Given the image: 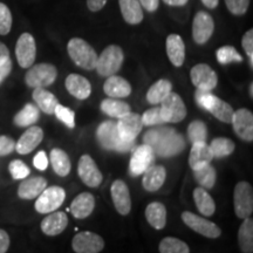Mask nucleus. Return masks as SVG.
<instances>
[{
    "mask_svg": "<svg viewBox=\"0 0 253 253\" xmlns=\"http://www.w3.org/2000/svg\"><path fill=\"white\" fill-rule=\"evenodd\" d=\"M143 142L161 157H171L182 153L185 141L181 134L169 126H156L144 134Z\"/></svg>",
    "mask_w": 253,
    "mask_h": 253,
    "instance_id": "f257e3e1",
    "label": "nucleus"
},
{
    "mask_svg": "<svg viewBox=\"0 0 253 253\" xmlns=\"http://www.w3.org/2000/svg\"><path fill=\"white\" fill-rule=\"evenodd\" d=\"M96 136L101 147L108 150L126 153V151L132 149L135 144V142L123 140L118 131V126L113 121H104L103 123H101L99 128H97Z\"/></svg>",
    "mask_w": 253,
    "mask_h": 253,
    "instance_id": "f03ea898",
    "label": "nucleus"
},
{
    "mask_svg": "<svg viewBox=\"0 0 253 253\" xmlns=\"http://www.w3.org/2000/svg\"><path fill=\"white\" fill-rule=\"evenodd\" d=\"M67 50L69 58L79 67L86 71H93L96 67L97 54L87 41L80 38H73L68 41Z\"/></svg>",
    "mask_w": 253,
    "mask_h": 253,
    "instance_id": "7ed1b4c3",
    "label": "nucleus"
},
{
    "mask_svg": "<svg viewBox=\"0 0 253 253\" xmlns=\"http://www.w3.org/2000/svg\"><path fill=\"white\" fill-rule=\"evenodd\" d=\"M123 60H125V53H123L121 47L109 45L103 49L100 56H97L96 67L95 68L101 77L108 78L120 71Z\"/></svg>",
    "mask_w": 253,
    "mask_h": 253,
    "instance_id": "20e7f679",
    "label": "nucleus"
},
{
    "mask_svg": "<svg viewBox=\"0 0 253 253\" xmlns=\"http://www.w3.org/2000/svg\"><path fill=\"white\" fill-rule=\"evenodd\" d=\"M58 77V69L50 63L32 65L25 75V82L31 88H46L54 84Z\"/></svg>",
    "mask_w": 253,
    "mask_h": 253,
    "instance_id": "39448f33",
    "label": "nucleus"
},
{
    "mask_svg": "<svg viewBox=\"0 0 253 253\" xmlns=\"http://www.w3.org/2000/svg\"><path fill=\"white\" fill-rule=\"evenodd\" d=\"M161 115L166 123H178L186 116V107L183 99L171 90L161 102Z\"/></svg>",
    "mask_w": 253,
    "mask_h": 253,
    "instance_id": "423d86ee",
    "label": "nucleus"
},
{
    "mask_svg": "<svg viewBox=\"0 0 253 253\" xmlns=\"http://www.w3.org/2000/svg\"><path fill=\"white\" fill-rule=\"evenodd\" d=\"M66 198V192L61 186H49L38 196L34 208L39 213H50L61 207Z\"/></svg>",
    "mask_w": 253,
    "mask_h": 253,
    "instance_id": "0eeeda50",
    "label": "nucleus"
},
{
    "mask_svg": "<svg viewBox=\"0 0 253 253\" xmlns=\"http://www.w3.org/2000/svg\"><path fill=\"white\" fill-rule=\"evenodd\" d=\"M235 212L238 218L251 217L253 212V189L248 182H239L233 195Z\"/></svg>",
    "mask_w": 253,
    "mask_h": 253,
    "instance_id": "6e6552de",
    "label": "nucleus"
},
{
    "mask_svg": "<svg viewBox=\"0 0 253 253\" xmlns=\"http://www.w3.org/2000/svg\"><path fill=\"white\" fill-rule=\"evenodd\" d=\"M15 56L21 68H30L36 61L37 45L32 34L23 33L15 45Z\"/></svg>",
    "mask_w": 253,
    "mask_h": 253,
    "instance_id": "1a4fd4ad",
    "label": "nucleus"
},
{
    "mask_svg": "<svg viewBox=\"0 0 253 253\" xmlns=\"http://www.w3.org/2000/svg\"><path fill=\"white\" fill-rule=\"evenodd\" d=\"M72 248L77 253H99L104 248V240L96 233L82 231L74 236Z\"/></svg>",
    "mask_w": 253,
    "mask_h": 253,
    "instance_id": "9d476101",
    "label": "nucleus"
},
{
    "mask_svg": "<svg viewBox=\"0 0 253 253\" xmlns=\"http://www.w3.org/2000/svg\"><path fill=\"white\" fill-rule=\"evenodd\" d=\"M182 219L190 229L208 238H218L221 235V231L216 224L190 211H184L182 213Z\"/></svg>",
    "mask_w": 253,
    "mask_h": 253,
    "instance_id": "9b49d317",
    "label": "nucleus"
},
{
    "mask_svg": "<svg viewBox=\"0 0 253 253\" xmlns=\"http://www.w3.org/2000/svg\"><path fill=\"white\" fill-rule=\"evenodd\" d=\"M190 78L196 88L202 90L211 91L217 87L218 77L207 63H198L190 71Z\"/></svg>",
    "mask_w": 253,
    "mask_h": 253,
    "instance_id": "f8f14e48",
    "label": "nucleus"
},
{
    "mask_svg": "<svg viewBox=\"0 0 253 253\" xmlns=\"http://www.w3.org/2000/svg\"><path fill=\"white\" fill-rule=\"evenodd\" d=\"M214 31L213 19L208 12L199 11L192 23V38L198 45H204L212 37Z\"/></svg>",
    "mask_w": 253,
    "mask_h": 253,
    "instance_id": "ddd939ff",
    "label": "nucleus"
},
{
    "mask_svg": "<svg viewBox=\"0 0 253 253\" xmlns=\"http://www.w3.org/2000/svg\"><path fill=\"white\" fill-rule=\"evenodd\" d=\"M78 175L84 184L90 188H96L101 184L103 177L96 163L89 155H82L78 166Z\"/></svg>",
    "mask_w": 253,
    "mask_h": 253,
    "instance_id": "4468645a",
    "label": "nucleus"
},
{
    "mask_svg": "<svg viewBox=\"0 0 253 253\" xmlns=\"http://www.w3.org/2000/svg\"><path fill=\"white\" fill-rule=\"evenodd\" d=\"M155 160V153L153 148L148 144H143L134 149L131 155L130 164H129V170L132 176L142 175L145 170L153 164Z\"/></svg>",
    "mask_w": 253,
    "mask_h": 253,
    "instance_id": "2eb2a0df",
    "label": "nucleus"
},
{
    "mask_svg": "<svg viewBox=\"0 0 253 253\" xmlns=\"http://www.w3.org/2000/svg\"><path fill=\"white\" fill-rule=\"evenodd\" d=\"M118 131L125 141L135 142L136 137L140 134L142 128H143V122H142L141 115L136 113H129L126 115L119 119Z\"/></svg>",
    "mask_w": 253,
    "mask_h": 253,
    "instance_id": "dca6fc26",
    "label": "nucleus"
},
{
    "mask_svg": "<svg viewBox=\"0 0 253 253\" xmlns=\"http://www.w3.org/2000/svg\"><path fill=\"white\" fill-rule=\"evenodd\" d=\"M233 129L242 140L253 141V114L249 109L240 108L233 113L232 120Z\"/></svg>",
    "mask_w": 253,
    "mask_h": 253,
    "instance_id": "f3484780",
    "label": "nucleus"
},
{
    "mask_svg": "<svg viewBox=\"0 0 253 253\" xmlns=\"http://www.w3.org/2000/svg\"><path fill=\"white\" fill-rule=\"evenodd\" d=\"M110 194H112L113 203L116 211L120 214H128L131 210V198L130 192L126 184L121 179H118L112 184L110 188Z\"/></svg>",
    "mask_w": 253,
    "mask_h": 253,
    "instance_id": "a211bd4d",
    "label": "nucleus"
},
{
    "mask_svg": "<svg viewBox=\"0 0 253 253\" xmlns=\"http://www.w3.org/2000/svg\"><path fill=\"white\" fill-rule=\"evenodd\" d=\"M43 138V131L40 126H30V128L20 136L15 143V150L20 155H27L33 151L41 143Z\"/></svg>",
    "mask_w": 253,
    "mask_h": 253,
    "instance_id": "6ab92c4d",
    "label": "nucleus"
},
{
    "mask_svg": "<svg viewBox=\"0 0 253 253\" xmlns=\"http://www.w3.org/2000/svg\"><path fill=\"white\" fill-rule=\"evenodd\" d=\"M213 160V154L210 149V145L207 142H196L192 143L191 151L189 156V166L194 170L201 169L202 167L210 164Z\"/></svg>",
    "mask_w": 253,
    "mask_h": 253,
    "instance_id": "aec40b11",
    "label": "nucleus"
},
{
    "mask_svg": "<svg viewBox=\"0 0 253 253\" xmlns=\"http://www.w3.org/2000/svg\"><path fill=\"white\" fill-rule=\"evenodd\" d=\"M68 93L79 100H86L91 94V84L89 80L79 74H69L65 81Z\"/></svg>",
    "mask_w": 253,
    "mask_h": 253,
    "instance_id": "412c9836",
    "label": "nucleus"
},
{
    "mask_svg": "<svg viewBox=\"0 0 253 253\" xmlns=\"http://www.w3.org/2000/svg\"><path fill=\"white\" fill-rule=\"evenodd\" d=\"M68 225V217L65 212H50L40 224L41 231L47 236H58Z\"/></svg>",
    "mask_w": 253,
    "mask_h": 253,
    "instance_id": "4be33fe9",
    "label": "nucleus"
},
{
    "mask_svg": "<svg viewBox=\"0 0 253 253\" xmlns=\"http://www.w3.org/2000/svg\"><path fill=\"white\" fill-rule=\"evenodd\" d=\"M104 93L114 99H122L131 94V86L126 79L118 75H110L103 84Z\"/></svg>",
    "mask_w": 253,
    "mask_h": 253,
    "instance_id": "5701e85b",
    "label": "nucleus"
},
{
    "mask_svg": "<svg viewBox=\"0 0 253 253\" xmlns=\"http://www.w3.org/2000/svg\"><path fill=\"white\" fill-rule=\"evenodd\" d=\"M142 175V185L149 192H155L162 188L167 178V171L162 166H150Z\"/></svg>",
    "mask_w": 253,
    "mask_h": 253,
    "instance_id": "b1692460",
    "label": "nucleus"
},
{
    "mask_svg": "<svg viewBox=\"0 0 253 253\" xmlns=\"http://www.w3.org/2000/svg\"><path fill=\"white\" fill-rule=\"evenodd\" d=\"M167 54L175 67H181L185 60L184 41L178 34H170L167 38Z\"/></svg>",
    "mask_w": 253,
    "mask_h": 253,
    "instance_id": "393cba45",
    "label": "nucleus"
},
{
    "mask_svg": "<svg viewBox=\"0 0 253 253\" xmlns=\"http://www.w3.org/2000/svg\"><path fill=\"white\" fill-rule=\"evenodd\" d=\"M95 208V198L89 192H82L71 204V212L78 219H84L89 217Z\"/></svg>",
    "mask_w": 253,
    "mask_h": 253,
    "instance_id": "a878e982",
    "label": "nucleus"
},
{
    "mask_svg": "<svg viewBox=\"0 0 253 253\" xmlns=\"http://www.w3.org/2000/svg\"><path fill=\"white\" fill-rule=\"evenodd\" d=\"M47 188V181L43 177L36 176L25 179L18 188V196L21 199H34Z\"/></svg>",
    "mask_w": 253,
    "mask_h": 253,
    "instance_id": "bb28decb",
    "label": "nucleus"
},
{
    "mask_svg": "<svg viewBox=\"0 0 253 253\" xmlns=\"http://www.w3.org/2000/svg\"><path fill=\"white\" fill-rule=\"evenodd\" d=\"M119 4L126 24L138 25L143 20V7L138 0H119Z\"/></svg>",
    "mask_w": 253,
    "mask_h": 253,
    "instance_id": "cd10ccee",
    "label": "nucleus"
},
{
    "mask_svg": "<svg viewBox=\"0 0 253 253\" xmlns=\"http://www.w3.org/2000/svg\"><path fill=\"white\" fill-rule=\"evenodd\" d=\"M34 102L38 106L41 112L48 115L54 114L55 107L58 106L59 101L56 99L54 94H52L50 91L43 89V88H34L33 94H32Z\"/></svg>",
    "mask_w": 253,
    "mask_h": 253,
    "instance_id": "c85d7f7f",
    "label": "nucleus"
},
{
    "mask_svg": "<svg viewBox=\"0 0 253 253\" xmlns=\"http://www.w3.org/2000/svg\"><path fill=\"white\" fill-rule=\"evenodd\" d=\"M145 218L154 229L162 230L167 224V209L158 202L150 203L145 209Z\"/></svg>",
    "mask_w": 253,
    "mask_h": 253,
    "instance_id": "c756f323",
    "label": "nucleus"
},
{
    "mask_svg": "<svg viewBox=\"0 0 253 253\" xmlns=\"http://www.w3.org/2000/svg\"><path fill=\"white\" fill-rule=\"evenodd\" d=\"M40 118V109L38 108L37 104L27 103L20 112L15 114L13 123L17 126L24 128V126H30L36 125Z\"/></svg>",
    "mask_w": 253,
    "mask_h": 253,
    "instance_id": "7c9ffc66",
    "label": "nucleus"
},
{
    "mask_svg": "<svg viewBox=\"0 0 253 253\" xmlns=\"http://www.w3.org/2000/svg\"><path fill=\"white\" fill-rule=\"evenodd\" d=\"M49 160H50V163H52L53 170H54L56 175L65 177L71 172V169H72L71 160H69L68 155L63 150L59 149V148H54V149H52L49 155Z\"/></svg>",
    "mask_w": 253,
    "mask_h": 253,
    "instance_id": "2f4dec72",
    "label": "nucleus"
},
{
    "mask_svg": "<svg viewBox=\"0 0 253 253\" xmlns=\"http://www.w3.org/2000/svg\"><path fill=\"white\" fill-rule=\"evenodd\" d=\"M194 199L196 207L202 214L207 217H211L216 211V204H214L212 197L204 188H196L194 191Z\"/></svg>",
    "mask_w": 253,
    "mask_h": 253,
    "instance_id": "473e14b6",
    "label": "nucleus"
},
{
    "mask_svg": "<svg viewBox=\"0 0 253 253\" xmlns=\"http://www.w3.org/2000/svg\"><path fill=\"white\" fill-rule=\"evenodd\" d=\"M244 221L238 231V243L242 252L251 253L253 251V219L244 218Z\"/></svg>",
    "mask_w": 253,
    "mask_h": 253,
    "instance_id": "72a5a7b5",
    "label": "nucleus"
},
{
    "mask_svg": "<svg viewBox=\"0 0 253 253\" xmlns=\"http://www.w3.org/2000/svg\"><path fill=\"white\" fill-rule=\"evenodd\" d=\"M172 90V84L166 79H161L157 82H155L149 88L147 93V100L150 104H158L164 100L170 91Z\"/></svg>",
    "mask_w": 253,
    "mask_h": 253,
    "instance_id": "f704fd0d",
    "label": "nucleus"
},
{
    "mask_svg": "<svg viewBox=\"0 0 253 253\" xmlns=\"http://www.w3.org/2000/svg\"><path fill=\"white\" fill-rule=\"evenodd\" d=\"M101 110L110 118L120 119L131 112L130 106L128 103L123 102L121 100L116 99H106L101 102Z\"/></svg>",
    "mask_w": 253,
    "mask_h": 253,
    "instance_id": "c9c22d12",
    "label": "nucleus"
},
{
    "mask_svg": "<svg viewBox=\"0 0 253 253\" xmlns=\"http://www.w3.org/2000/svg\"><path fill=\"white\" fill-rule=\"evenodd\" d=\"M194 176L196 181L204 189H212L217 179L216 169L211 164H207L201 169L194 170Z\"/></svg>",
    "mask_w": 253,
    "mask_h": 253,
    "instance_id": "e433bc0d",
    "label": "nucleus"
},
{
    "mask_svg": "<svg viewBox=\"0 0 253 253\" xmlns=\"http://www.w3.org/2000/svg\"><path fill=\"white\" fill-rule=\"evenodd\" d=\"M209 112L212 114L217 120H219V121L224 123H231L235 110H233V108L229 103L217 97Z\"/></svg>",
    "mask_w": 253,
    "mask_h": 253,
    "instance_id": "4c0bfd02",
    "label": "nucleus"
},
{
    "mask_svg": "<svg viewBox=\"0 0 253 253\" xmlns=\"http://www.w3.org/2000/svg\"><path fill=\"white\" fill-rule=\"evenodd\" d=\"M210 149L212 151L213 157H226L235 151V142L225 137H218L211 142Z\"/></svg>",
    "mask_w": 253,
    "mask_h": 253,
    "instance_id": "58836bf2",
    "label": "nucleus"
},
{
    "mask_svg": "<svg viewBox=\"0 0 253 253\" xmlns=\"http://www.w3.org/2000/svg\"><path fill=\"white\" fill-rule=\"evenodd\" d=\"M160 252L161 253H189L190 248L186 243L178 238L173 237H167L162 239L160 244Z\"/></svg>",
    "mask_w": 253,
    "mask_h": 253,
    "instance_id": "ea45409f",
    "label": "nucleus"
},
{
    "mask_svg": "<svg viewBox=\"0 0 253 253\" xmlns=\"http://www.w3.org/2000/svg\"><path fill=\"white\" fill-rule=\"evenodd\" d=\"M188 136L191 143L196 142H207L208 138V126L204 122L192 121L188 126Z\"/></svg>",
    "mask_w": 253,
    "mask_h": 253,
    "instance_id": "a19ab883",
    "label": "nucleus"
},
{
    "mask_svg": "<svg viewBox=\"0 0 253 253\" xmlns=\"http://www.w3.org/2000/svg\"><path fill=\"white\" fill-rule=\"evenodd\" d=\"M218 62L221 65H227L231 62H238L243 61V56L239 54V52L233 46H223L217 49L216 52Z\"/></svg>",
    "mask_w": 253,
    "mask_h": 253,
    "instance_id": "79ce46f5",
    "label": "nucleus"
},
{
    "mask_svg": "<svg viewBox=\"0 0 253 253\" xmlns=\"http://www.w3.org/2000/svg\"><path fill=\"white\" fill-rule=\"evenodd\" d=\"M13 18L12 13L4 2H0V36H7L12 28Z\"/></svg>",
    "mask_w": 253,
    "mask_h": 253,
    "instance_id": "37998d69",
    "label": "nucleus"
},
{
    "mask_svg": "<svg viewBox=\"0 0 253 253\" xmlns=\"http://www.w3.org/2000/svg\"><path fill=\"white\" fill-rule=\"evenodd\" d=\"M8 170H9V173H11L12 178L15 179V181L27 178L28 175L31 173L30 168H28L26 164L20 160L12 161L8 166Z\"/></svg>",
    "mask_w": 253,
    "mask_h": 253,
    "instance_id": "c03bdc74",
    "label": "nucleus"
},
{
    "mask_svg": "<svg viewBox=\"0 0 253 253\" xmlns=\"http://www.w3.org/2000/svg\"><path fill=\"white\" fill-rule=\"evenodd\" d=\"M55 116L58 118L59 121L65 123L69 129H73L75 126V113L72 109H69L68 107L61 106L58 103V106L54 109Z\"/></svg>",
    "mask_w": 253,
    "mask_h": 253,
    "instance_id": "a18cd8bd",
    "label": "nucleus"
},
{
    "mask_svg": "<svg viewBox=\"0 0 253 253\" xmlns=\"http://www.w3.org/2000/svg\"><path fill=\"white\" fill-rule=\"evenodd\" d=\"M216 99H217L216 95H213L209 90H202L197 88V90H196L195 93L196 103H197L202 109L208 110V112L210 110L211 107H212V104Z\"/></svg>",
    "mask_w": 253,
    "mask_h": 253,
    "instance_id": "49530a36",
    "label": "nucleus"
},
{
    "mask_svg": "<svg viewBox=\"0 0 253 253\" xmlns=\"http://www.w3.org/2000/svg\"><path fill=\"white\" fill-rule=\"evenodd\" d=\"M142 122H143V126H162L164 125V120L162 119V115H161V109L160 107H155V108H151L147 112H144L143 115L141 116Z\"/></svg>",
    "mask_w": 253,
    "mask_h": 253,
    "instance_id": "de8ad7c7",
    "label": "nucleus"
},
{
    "mask_svg": "<svg viewBox=\"0 0 253 253\" xmlns=\"http://www.w3.org/2000/svg\"><path fill=\"white\" fill-rule=\"evenodd\" d=\"M225 5L233 15H244L249 9L250 0H225Z\"/></svg>",
    "mask_w": 253,
    "mask_h": 253,
    "instance_id": "09e8293b",
    "label": "nucleus"
},
{
    "mask_svg": "<svg viewBox=\"0 0 253 253\" xmlns=\"http://www.w3.org/2000/svg\"><path fill=\"white\" fill-rule=\"evenodd\" d=\"M242 46L250 59V67H253V30H249L243 36Z\"/></svg>",
    "mask_w": 253,
    "mask_h": 253,
    "instance_id": "8fccbe9b",
    "label": "nucleus"
},
{
    "mask_svg": "<svg viewBox=\"0 0 253 253\" xmlns=\"http://www.w3.org/2000/svg\"><path fill=\"white\" fill-rule=\"evenodd\" d=\"M15 150V142L8 136L0 135V156H7Z\"/></svg>",
    "mask_w": 253,
    "mask_h": 253,
    "instance_id": "3c124183",
    "label": "nucleus"
},
{
    "mask_svg": "<svg viewBox=\"0 0 253 253\" xmlns=\"http://www.w3.org/2000/svg\"><path fill=\"white\" fill-rule=\"evenodd\" d=\"M33 164L38 170H40V171H43V170L47 169V167H48V158H47L45 151H39V153L34 156Z\"/></svg>",
    "mask_w": 253,
    "mask_h": 253,
    "instance_id": "603ef678",
    "label": "nucleus"
},
{
    "mask_svg": "<svg viewBox=\"0 0 253 253\" xmlns=\"http://www.w3.org/2000/svg\"><path fill=\"white\" fill-rule=\"evenodd\" d=\"M12 67H13V66H12L11 58H9L8 60H6V61L2 63L1 66H0V84L4 82L5 79L9 75V73L12 72Z\"/></svg>",
    "mask_w": 253,
    "mask_h": 253,
    "instance_id": "864d4df0",
    "label": "nucleus"
},
{
    "mask_svg": "<svg viewBox=\"0 0 253 253\" xmlns=\"http://www.w3.org/2000/svg\"><path fill=\"white\" fill-rule=\"evenodd\" d=\"M9 243H11V240H9L8 233L5 230L0 229V253L7 252Z\"/></svg>",
    "mask_w": 253,
    "mask_h": 253,
    "instance_id": "5fc2aeb1",
    "label": "nucleus"
},
{
    "mask_svg": "<svg viewBox=\"0 0 253 253\" xmlns=\"http://www.w3.org/2000/svg\"><path fill=\"white\" fill-rule=\"evenodd\" d=\"M108 0H87V7L91 12H99L106 6Z\"/></svg>",
    "mask_w": 253,
    "mask_h": 253,
    "instance_id": "6e6d98bb",
    "label": "nucleus"
},
{
    "mask_svg": "<svg viewBox=\"0 0 253 253\" xmlns=\"http://www.w3.org/2000/svg\"><path fill=\"white\" fill-rule=\"evenodd\" d=\"M141 6L148 12H155L160 6V0H138Z\"/></svg>",
    "mask_w": 253,
    "mask_h": 253,
    "instance_id": "4d7b16f0",
    "label": "nucleus"
},
{
    "mask_svg": "<svg viewBox=\"0 0 253 253\" xmlns=\"http://www.w3.org/2000/svg\"><path fill=\"white\" fill-rule=\"evenodd\" d=\"M9 59V50L5 43L0 42V66Z\"/></svg>",
    "mask_w": 253,
    "mask_h": 253,
    "instance_id": "13d9d810",
    "label": "nucleus"
},
{
    "mask_svg": "<svg viewBox=\"0 0 253 253\" xmlns=\"http://www.w3.org/2000/svg\"><path fill=\"white\" fill-rule=\"evenodd\" d=\"M164 4L173 6V7H181V6H184L188 4L189 0H163Z\"/></svg>",
    "mask_w": 253,
    "mask_h": 253,
    "instance_id": "bf43d9fd",
    "label": "nucleus"
},
{
    "mask_svg": "<svg viewBox=\"0 0 253 253\" xmlns=\"http://www.w3.org/2000/svg\"><path fill=\"white\" fill-rule=\"evenodd\" d=\"M202 2H203V5L205 6V7L208 8H216L218 4H219V0H201Z\"/></svg>",
    "mask_w": 253,
    "mask_h": 253,
    "instance_id": "052dcab7",
    "label": "nucleus"
},
{
    "mask_svg": "<svg viewBox=\"0 0 253 253\" xmlns=\"http://www.w3.org/2000/svg\"><path fill=\"white\" fill-rule=\"evenodd\" d=\"M250 96L253 97V84H250Z\"/></svg>",
    "mask_w": 253,
    "mask_h": 253,
    "instance_id": "680f3d73",
    "label": "nucleus"
}]
</instances>
